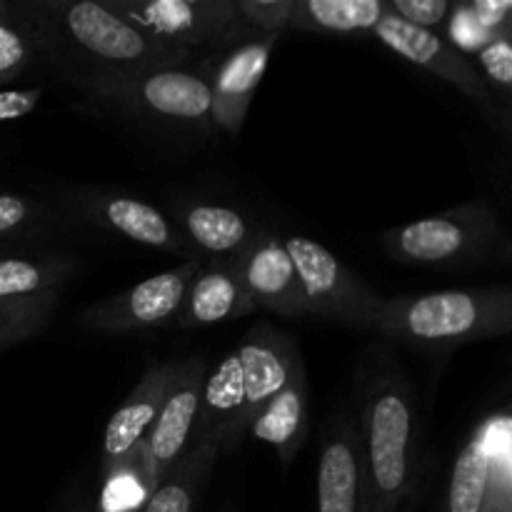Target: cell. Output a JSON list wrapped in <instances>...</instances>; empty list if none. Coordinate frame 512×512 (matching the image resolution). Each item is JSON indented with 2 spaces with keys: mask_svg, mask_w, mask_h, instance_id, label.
Returning a JSON list of instances; mask_svg holds the SVG:
<instances>
[{
  "mask_svg": "<svg viewBox=\"0 0 512 512\" xmlns=\"http://www.w3.org/2000/svg\"><path fill=\"white\" fill-rule=\"evenodd\" d=\"M363 458L358 423L348 413L330 420L318 460V512H363Z\"/></svg>",
  "mask_w": 512,
  "mask_h": 512,
  "instance_id": "15",
  "label": "cell"
},
{
  "mask_svg": "<svg viewBox=\"0 0 512 512\" xmlns=\"http://www.w3.org/2000/svg\"><path fill=\"white\" fill-rule=\"evenodd\" d=\"M218 450L208 443H193L163 475L143 512H193Z\"/></svg>",
  "mask_w": 512,
  "mask_h": 512,
  "instance_id": "24",
  "label": "cell"
},
{
  "mask_svg": "<svg viewBox=\"0 0 512 512\" xmlns=\"http://www.w3.org/2000/svg\"><path fill=\"white\" fill-rule=\"evenodd\" d=\"M255 310L258 308L250 300L233 258L203 260L198 273L190 280L188 290H185L178 318L173 320L170 328H208V325L225 323V320L253 315Z\"/></svg>",
  "mask_w": 512,
  "mask_h": 512,
  "instance_id": "17",
  "label": "cell"
},
{
  "mask_svg": "<svg viewBox=\"0 0 512 512\" xmlns=\"http://www.w3.org/2000/svg\"><path fill=\"white\" fill-rule=\"evenodd\" d=\"M240 25L250 33L283 38L290 33L298 0H233Z\"/></svg>",
  "mask_w": 512,
  "mask_h": 512,
  "instance_id": "27",
  "label": "cell"
},
{
  "mask_svg": "<svg viewBox=\"0 0 512 512\" xmlns=\"http://www.w3.org/2000/svg\"><path fill=\"white\" fill-rule=\"evenodd\" d=\"M485 512H512V443L500 450L493 463Z\"/></svg>",
  "mask_w": 512,
  "mask_h": 512,
  "instance_id": "32",
  "label": "cell"
},
{
  "mask_svg": "<svg viewBox=\"0 0 512 512\" xmlns=\"http://www.w3.org/2000/svg\"><path fill=\"white\" fill-rule=\"evenodd\" d=\"M40 223H43V213L35 200L25 198V195L0 193V238L35 228Z\"/></svg>",
  "mask_w": 512,
  "mask_h": 512,
  "instance_id": "31",
  "label": "cell"
},
{
  "mask_svg": "<svg viewBox=\"0 0 512 512\" xmlns=\"http://www.w3.org/2000/svg\"><path fill=\"white\" fill-rule=\"evenodd\" d=\"M180 360H158L150 363L148 370L140 375L135 388L130 390L128 398L118 405L113 415H110L108 425L103 433V463L100 470L108 468L125 453L143 443L148 438L150 428H153L155 418H158L160 408L165 403L170 385H173L175 375H178Z\"/></svg>",
  "mask_w": 512,
  "mask_h": 512,
  "instance_id": "18",
  "label": "cell"
},
{
  "mask_svg": "<svg viewBox=\"0 0 512 512\" xmlns=\"http://www.w3.org/2000/svg\"><path fill=\"white\" fill-rule=\"evenodd\" d=\"M385 3L395 18L405 20L413 28L430 30L438 35H443L445 23L455 8V3L450 0H385Z\"/></svg>",
  "mask_w": 512,
  "mask_h": 512,
  "instance_id": "30",
  "label": "cell"
},
{
  "mask_svg": "<svg viewBox=\"0 0 512 512\" xmlns=\"http://www.w3.org/2000/svg\"><path fill=\"white\" fill-rule=\"evenodd\" d=\"M373 38L383 43L385 48L393 50L395 55L413 63L415 68L445 80L448 85L458 88L468 100H473L488 118H493L498 105H495L493 90L485 83L475 63H470L463 53L453 48L443 35L430 33L408 25L405 20L395 18L393 13H385L380 25L375 28Z\"/></svg>",
  "mask_w": 512,
  "mask_h": 512,
  "instance_id": "11",
  "label": "cell"
},
{
  "mask_svg": "<svg viewBox=\"0 0 512 512\" xmlns=\"http://www.w3.org/2000/svg\"><path fill=\"white\" fill-rule=\"evenodd\" d=\"M512 443V415H493L478 425L450 473L443 512H485L493 463Z\"/></svg>",
  "mask_w": 512,
  "mask_h": 512,
  "instance_id": "19",
  "label": "cell"
},
{
  "mask_svg": "<svg viewBox=\"0 0 512 512\" xmlns=\"http://www.w3.org/2000/svg\"><path fill=\"white\" fill-rule=\"evenodd\" d=\"M380 340L395 345H460L512 333V283L385 298Z\"/></svg>",
  "mask_w": 512,
  "mask_h": 512,
  "instance_id": "3",
  "label": "cell"
},
{
  "mask_svg": "<svg viewBox=\"0 0 512 512\" xmlns=\"http://www.w3.org/2000/svg\"><path fill=\"white\" fill-rule=\"evenodd\" d=\"M35 100H38V93H0V120L28 113Z\"/></svg>",
  "mask_w": 512,
  "mask_h": 512,
  "instance_id": "34",
  "label": "cell"
},
{
  "mask_svg": "<svg viewBox=\"0 0 512 512\" xmlns=\"http://www.w3.org/2000/svg\"><path fill=\"white\" fill-rule=\"evenodd\" d=\"M278 40L275 35L243 30L205 58L213 95V130L225 135L240 133Z\"/></svg>",
  "mask_w": 512,
  "mask_h": 512,
  "instance_id": "10",
  "label": "cell"
},
{
  "mask_svg": "<svg viewBox=\"0 0 512 512\" xmlns=\"http://www.w3.org/2000/svg\"><path fill=\"white\" fill-rule=\"evenodd\" d=\"M80 93L150 128L200 135L213 130V95L205 58L135 70L85 85Z\"/></svg>",
  "mask_w": 512,
  "mask_h": 512,
  "instance_id": "4",
  "label": "cell"
},
{
  "mask_svg": "<svg viewBox=\"0 0 512 512\" xmlns=\"http://www.w3.org/2000/svg\"><path fill=\"white\" fill-rule=\"evenodd\" d=\"M308 428V380H305V370H300L290 380L288 388L280 390L268 405L258 410V415L248 423V435L270 445L278 453L280 463L288 468L298 450L303 448Z\"/></svg>",
  "mask_w": 512,
  "mask_h": 512,
  "instance_id": "21",
  "label": "cell"
},
{
  "mask_svg": "<svg viewBox=\"0 0 512 512\" xmlns=\"http://www.w3.org/2000/svg\"><path fill=\"white\" fill-rule=\"evenodd\" d=\"M170 218L200 260L235 258L260 233L258 225L238 208L208 200H185L173 205Z\"/></svg>",
  "mask_w": 512,
  "mask_h": 512,
  "instance_id": "20",
  "label": "cell"
},
{
  "mask_svg": "<svg viewBox=\"0 0 512 512\" xmlns=\"http://www.w3.org/2000/svg\"><path fill=\"white\" fill-rule=\"evenodd\" d=\"M78 512H93V510H88V508H80Z\"/></svg>",
  "mask_w": 512,
  "mask_h": 512,
  "instance_id": "36",
  "label": "cell"
},
{
  "mask_svg": "<svg viewBox=\"0 0 512 512\" xmlns=\"http://www.w3.org/2000/svg\"><path fill=\"white\" fill-rule=\"evenodd\" d=\"M33 55V45L15 20L10 5L0 3V83L23 73Z\"/></svg>",
  "mask_w": 512,
  "mask_h": 512,
  "instance_id": "28",
  "label": "cell"
},
{
  "mask_svg": "<svg viewBox=\"0 0 512 512\" xmlns=\"http://www.w3.org/2000/svg\"><path fill=\"white\" fill-rule=\"evenodd\" d=\"M10 10L33 53L75 90L135 70L198 60L150 40L108 0H30Z\"/></svg>",
  "mask_w": 512,
  "mask_h": 512,
  "instance_id": "2",
  "label": "cell"
},
{
  "mask_svg": "<svg viewBox=\"0 0 512 512\" xmlns=\"http://www.w3.org/2000/svg\"><path fill=\"white\" fill-rule=\"evenodd\" d=\"M470 10L490 35L512 30V0H475Z\"/></svg>",
  "mask_w": 512,
  "mask_h": 512,
  "instance_id": "33",
  "label": "cell"
},
{
  "mask_svg": "<svg viewBox=\"0 0 512 512\" xmlns=\"http://www.w3.org/2000/svg\"><path fill=\"white\" fill-rule=\"evenodd\" d=\"M55 310H58V290L25 295V298H0V350L43 333Z\"/></svg>",
  "mask_w": 512,
  "mask_h": 512,
  "instance_id": "26",
  "label": "cell"
},
{
  "mask_svg": "<svg viewBox=\"0 0 512 512\" xmlns=\"http://www.w3.org/2000/svg\"><path fill=\"white\" fill-rule=\"evenodd\" d=\"M363 458V512H413L428 473V445L413 380L395 348L373 340L355 373Z\"/></svg>",
  "mask_w": 512,
  "mask_h": 512,
  "instance_id": "1",
  "label": "cell"
},
{
  "mask_svg": "<svg viewBox=\"0 0 512 512\" xmlns=\"http://www.w3.org/2000/svg\"><path fill=\"white\" fill-rule=\"evenodd\" d=\"M233 260L255 308L268 310L285 320L308 318L298 270L285 248L283 235L270 228H260L253 243Z\"/></svg>",
  "mask_w": 512,
  "mask_h": 512,
  "instance_id": "12",
  "label": "cell"
},
{
  "mask_svg": "<svg viewBox=\"0 0 512 512\" xmlns=\"http://www.w3.org/2000/svg\"><path fill=\"white\" fill-rule=\"evenodd\" d=\"M205 373H208V360L205 358L180 360L178 375H175L173 385L165 395V403L155 418L153 428H150L148 438H145L150 458H153L160 475L193 443Z\"/></svg>",
  "mask_w": 512,
  "mask_h": 512,
  "instance_id": "16",
  "label": "cell"
},
{
  "mask_svg": "<svg viewBox=\"0 0 512 512\" xmlns=\"http://www.w3.org/2000/svg\"><path fill=\"white\" fill-rule=\"evenodd\" d=\"M385 13V0H298L290 33L373 35Z\"/></svg>",
  "mask_w": 512,
  "mask_h": 512,
  "instance_id": "23",
  "label": "cell"
},
{
  "mask_svg": "<svg viewBox=\"0 0 512 512\" xmlns=\"http://www.w3.org/2000/svg\"><path fill=\"white\" fill-rule=\"evenodd\" d=\"M70 213L93 228L130 240L143 248L163 250L180 260H200L168 213L153 203L113 188L85 185L65 200ZM203 263V260H200Z\"/></svg>",
  "mask_w": 512,
  "mask_h": 512,
  "instance_id": "9",
  "label": "cell"
},
{
  "mask_svg": "<svg viewBox=\"0 0 512 512\" xmlns=\"http://www.w3.org/2000/svg\"><path fill=\"white\" fill-rule=\"evenodd\" d=\"M480 75L490 88H500L505 93H512V30H503V33L493 35L488 45L475 55Z\"/></svg>",
  "mask_w": 512,
  "mask_h": 512,
  "instance_id": "29",
  "label": "cell"
},
{
  "mask_svg": "<svg viewBox=\"0 0 512 512\" xmlns=\"http://www.w3.org/2000/svg\"><path fill=\"white\" fill-rule=\"evenodd\" d=\"M508 240L488 200H470L443 213L395 225L380 235V245L395 263L445 270L480 265Z\"/></svg>",
  "mask_w": 512,
  "mask_h": 512,
  "instance_id": "5",
  "label": "cell"
},
{
  "mask_svg": "<svg viewBox=\"0 0 512 512\" xmlns=\"http://www.w3.org/2000/svg\"><path fill=\"white\" fill-rule=\"evenodd\" d=\"M160 473L145 440L103 468L93 512H143L155 493Z\"/></svg>",
  "mask_w": 512,
  "mask_h": 512,
  "instance_id": "22",
  "label": "cell"
},
{
  "mask_svg": "<svg viewBox=\"0 0 512 512\" xmlns=\"http://www.w3.org/2000/svg\"><path fill=\"white\" fill-rule=\"evenodd\" d=\"M245 385L248 423L303 370L298 343L273 323H253L235 348Z\"/></svg>",
  "mask_w": 512,
  "mask_h": 512,
  "instance_id": "13",
  "label": "cell"
},
{
  "mask_svg": "<svg viewBox=\"0 0 512 512\" xmlns=\"http://www.w3.org/2000/svg\"><path fill=\"white\" fill-rule=\"evenodd\" d=\"M495 125H498L500 130H503V135H505V140H510V145H512V108H508V110H495V115L493 118Z\"/></svg>",
  "mask_w": 512,
  "mask_h": 512,
  "instance_id": "35",
  "label": "cell"
},
{
  "mask_svg": "<svg viewBox=\"0 0 512 512\" xmlns=\"http://www.w3.org/2000/svg\"><path fill=\"white\" fill-rule=\"evenodd\" d=\"M133 28L178 53H215L243 33L233 0H108Z\"/></svg>",
  "mask_w": 512,
  "mask_h": 512,
  "instance_id": "7",
  "label": "cell"
},
{
  "mask_svg": "<svg viewBox=\"0 0 512 512\" xmlns=\"http://www.w3.org/2000/svg\"><path fill=\"white\" fill-rule=\"evenodd\" d=\"M198 268L200 260H180L175 268L150 275L123 293L90 303L75 315L73 325L95 335H128L138 330L170 328L178 318L185 290Z\"/></svg>",
  "mask_w": 512,
  "mask_h": 512,
  "instance_id": "8",
  "label": "cell"
},
{
  "mask_svg": "<svg viewBox=\"0 0 512 512\" xmlns=\"http://www.w3.org/2000/svg\"><path fill=\"white\" fill-rule=\"evenodd\" d=\"M285 248L298 270L308 318L353 330H375L385 298L353 273L325 245L308 235H285Z\"/></svg>",
  "mask_w": 512,
  "mask_h": 512,
  "instance_id": "6",
  "label": "cell"
},
{
  "mask_svg": "<svg viewBox=\"0 0 512 512\" xmlns=\"http://www.w3.org/2000/svg\"><path fill=\"white\" fill-rule=\"evenodd\" d=\"M75 270L78 260L68 255L0 258V298H25L58 290L73 278Z\"/></svg>",
  "mask_w": 512,
  "mask_h": 512,
  "instance_id": "25",
  "label": "cell"
},
{
  "mask_svg": "<svg viewBox=\"0 0 512 512\" xmlns=\"http://www.w3.org/2000/svg\"><path fill=\"white\" fill-rule=\"evenodd\" d=\"M245 435H248V405H245L243 373L233 350L205 373L193 443H208L218 453H233Z\"/></svg>",
  "mask_w": 512,
  "mask_h": 512,
  "instance_id": "14",
  "label": "cell"
}]
</instances>
